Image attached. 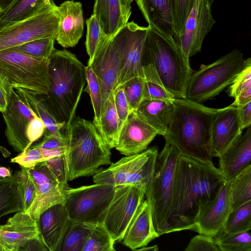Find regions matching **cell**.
<instances>
[{
    "mask_svg": "<svg viewBox=\"0 0 251 251\" xmlns=\"http://www.w3.org/2000/svg\"><path fill=\"white\" fill-rule=\"evenodd\" d=\"M221 251H251V230L232 234H219L214 237Z\"/></svg>",
    "mask_w": 251,
    "mask_h": 251,
    "instance_id": "40",
    "label": "cell"
},
{
    "mask_svg": "<svg viewBox=\"0 0 251 251\" xmlns=\"http://www.w3.org/2000/svg\"><path fill=\"white\" fill-rule=\"evenodd\" d=\"M114 104L118 115L123 124L130 113L128 104L122 85L113 90Z\"/></svg>",
    "mask_w": 251,
    "mask_h": 251,
    "instance_id": "48",
    "label": "cell"
},
{
    "mask_svg": "<svg viewBox=\"0 0 251 251\" xmlns=\"http://www.w3.org/2000/svg\"><path fill=\"white\" fill-rule=\"evenodd\" d=\"M131 14L124 8L121 0H95L92 14L107 37H113L121 29Z\"/></svg>",
    "mask_w": 251,
    "mask_h": 251,
    "instance_id": "26",
    "label": "cell"
},
{
    "mask_svg": "<svg viewBox=\"0 0 251 251\" xmlns=\"http://www.w3.org/2000/svg\"><path fill=\"white\" fill-rule=\"evenodd\" d=\"M240 117L243 129L251 125V101L239 108Z\"/></svg>",
    "mask_w": 251,
    "mask_h": 251,
    "instance_id": "51",
    "label": "cell"
},
{
    "mask_svg": "<svg viewBox=\"0 0 251 251\" xmlns=\"http://www.w3.org/2000/svg\"><path fill=\"white\" fill-rule=\"evenodd\" d=\"M94 226L71 221L59 251H82Z\"/></svg>",
    "mask_w": 251,
    "mask_h": 251,
    "instance_id": "34",
    "label": "cell"
},
{
    "mask_svg": "<svg viewBox=\"0 0 251 251\" xmlns=\"http://www.w3.org/2000/svg\"><path fill=\"white\" fill-rule=\"evenodd\" d=\"M44 161L40 148L36 145L28 148L26 151L20 152L11 159V162L16 163L21 167L30 168L38 163Z\"/></svg>",
    "mask_w": 251,
    "mask_h": 251,
    "instance_id": "45",
    "label": "cell"
},
{
    "mask_svg": "<svg viewBox=\"0 0 251 251\" xmlns=\"http://www.w3.org/2000/svg\"><path fill=\"white\" fill-rule=\"evenodd\" d=\"M195 0H172L174 38L177 41L181 36L186 19Z\"/></svg>",
    "mask_w": 251,
    "mask_h": 251,
    "instance_id": "41",
    "label": "cell"
},
{
    "mask_svg": "<svg viewBox=\"0 0 251 251\" xmlns=\"http://www.w3.org/2000/svg\"><path fill=\"white\" fill-rule=\"evenodd\" d=\"M174 96L161 85L155 82L145 80L143 88V99L145 100H170Z\"/></svg>",
    "mask_w": 251,
    "mask_h": 251,
    "instance_id": "47",
    "label": "cell"
},
{
    "mask_svg": "<svg viewBox=\"0 0 251 251\" xmlns=\"http://www.w3.org/2000/svg\"><path fill=\"white\" fill-rule=\"evenodd\" d=\"M34 111L13 87L6 110L2 113L5 124V136L8 144L19 152L29 148L26 132Z\"/></svg>",
    "mask_w": 251,
    "mask_h": 251,
    "instance_id": "17",
    "label": "cell"
},
{
    "mask_svg": "<svg viewBox=\"0 0 251 251\" xmlns=\"http://www.w3.org/2000/svg\"><path fill=\"white\" fill-rule=\"evenodd\" d=\"M17 183L22 205V211L26 212L32 204L36 195L35 183L26 168L16 171L13 175Z\"/></svg>",
    "mask_w": 251,
    "mask_h": 251,
    "instance_id": "37",
    "label": "cell"
},
{
    "mask_svg": "<svg viewBox=\"0 0 251 251\" xmlns=\"http://www.w3.org/2000/svg\"><path fill=\"white\" fill-rule=\"evenodd\" d=\"M148 25L174 37L172 0H135Z\"/></svg>",
    "mask_w": 251,
    "mask_h": 251,
    "instance_id": "27",
    "label": "cell"
},
{
    "mask_svg": "<svg viewBox=\"0 0 251 251\" xmlns=\"http://www.w3.org/2000/svg\"><path fill=\"white\" fill-rule=\"evenodd\" d=\"M88 64L91 65L100 86L101 116L105 110L110 95L118 86L119 79V56L113 37L105 36L101 39L92 60L88 61Z\"/></svg>",
    "mask_w": 251,
    "mask_h": 251,
    "instance_id": "14",
    "label": "cell"
},
{
    "mask_svg": "<svg viewBox=\"0 0 251 251\" xmlns=\"http://www.w3.org/2000/svg\"><path fill=\"white\" fill-rule=\"evenodd\" d=\"M41 237L37 221L27 212L19 211L0 226V251H24Z\"/></svg>",
    "mask_w": 251,
    "mask_h": 251,
    "instance_id": "20",
    "label": "cell"
},
{
    "mask_svg": "<svg viewBox=\"0 0 251 251\" xmlns=\"http://www.w3.org/2000/svg\"><path fill=\"white\" fill-rule=\"evenodd\" d=\"M251 229V201L232 210L219 234L232 235Z\"/></svg>",
    "mask_w": 251,
    "mask_h": 251,
    "instance_id": "36",
    "label": "cell"
},
{
    "mask_svg": "<svg viewBox=\"0 0 251 251\" xmlns=\"http://www.w3.org/2000/svg\"><path fill=\"white\" fill-rule=\"evenodd\" d=\"M231 211L229 183L226 181L201 209L192 230L214 237L223 230Z\"/></svg>",
    "mask_w": 251,
    "mask_h": 251,
    "instance_id": "18",
    "label": "cell"
},
{
    "mask_svg": "<svg viewBox=\"0 0 251 251\" xmlns=\"http://www.w3.org/2000/svg\"><path fill=\"white\" fill-rule=\"evenodd\" d=\"M225 181L224 176L212 161L197 160L180 153L165 234L192 230L201 209L216 195Z\"/></svg>",
    "mask_w": 251,
    "mask_h": 251,
    "instance_id": "1",
    "label": "cell"
},
{
    "mask_svg": "<svg viewBox=\"0 0 251 251\" xmlns=\"http://www.w3.org/2000/svg\"><path fill=\"white\" fill-rule=\"evenodd\" d=\"M86 23L87 32L85 47L89 56L88 61H90L94 56L100 42L105 35L103 33L97 20L93 14L87 19Z\"/></svg>",
    "mask_w": 251,
    "mask_h": 251,
    "instance_id": "43",
    "label": "cell"
},
{
    "mask_svg": "<svg viewBox=\"0 0 251 251\" xmlns=\"http://www.w3.org/2000/svg\"><path fill=\"white\" fill-rule=\"evenodd\" d=\"M184 250L185 251H221L214 237L201 234L193 237Z\"/></svg>",
    "mask_w": 251,
    "mask_h": 251,
    "instance_id": "46",
    "label": "cell"
},
{
    "mask_svg": "<svg viewBox=\"0 0 251 251\" xmlns=\"http://www.w3.org/2000/svg\"><path fill=\"white\" fill-rule=\"evenodd\" d=\"M173 109L165 139L183 155L212 161L211 129L217 109L187 98L172 100Z\"/></svg>",
    "mask_w": 251,
    "mask_h": 251,
    "instance_id": "3",
    "label": "cell"
},
{
    "mask_svg": "<svg viewBox=\"0 0 251 251\" xmlns=\"http://www.w3.org/2000/svg\"><path fill=\"white\" fill-rule=\"evenodd\" d=\"M145 81L144 77L136 76L121 85L124 90L130 112L136 110L143 101Z\"/></svg>",
    "mask_w": 251,
    "mask_h": 251,
    "instance_id": "42",
    "label": "cell"
},
{
    "mask_svg": "<svg viewBox=\"0 0 251 251\" xmlns=\"http://www.w3.org/2000/svg\"><path fill=\"white\" fill-rule=\"evenodd\" d=\"M66 136L68 181L94 175L100 166L111 164L110 149L93 122L75 118L67 128Z\"/></svg>",
    "mask_w": 251,
    "mask_h": 251,
    "instance_id": "5",
    "label": "cell"
},
{
    "mask_svg": "<svg viewBox=\"0 0 251 251\" xmlns=\"http://www.w3.org/2000/svg\"><path fill=\"white\" fill-rule=\"evenodd\" d=\"M12 176V171L9 168L0 166V179L9 177Z\"/></svg>",
    "mask_w": 251,
    "mask_h": 251,
    "instance_id": "52",
    "label": "cell"
},
{
    "mask_svg": "<svg viewBox=\"0 0 251 251\" xmlns=\"http://www.w3.org/2000/svg\"><path fill=\"white\" fill-rule=\"evenodd\" d=\"M55 40V37L41 38L10 49L35 57L49 59L55 49L54 47Z\"/></svg>",
    "mask_w": 251,
    "mask_h": 251,
    "instance_id": "39",
    "label": "cell"
},
{
    "mask_svg": "<svg viewBox=\"0 0 251 251\" xmlns=\"http://www.w3.org/2000/svg\"><path fill=\"white\" fill-rule=\"evenodd\" d=\"M146 188L147 186L142 184L116 186L114 197L102 223L115 242L122 241L144 200Z\"/></svg>",
    "mask_w": 251,
    "mask_h": 251,
    "instance_id": "12",
    "label": "cell"
},
{
    "mask_svg": "<svg viewBox=\"0 0 251 251\" xmlns=\"http://www.w3.org/2000/svg\"><path fill=\"white\" fill-rule=\"evenodd\" d=\"M49 59L12 49L0 50V75L11 87L46 95L50 87Z\"/></svg>",
    "mask_w": 251,
    "mask_h": 251,
    "instance_id": "8",
    "label": "cell"
},
{
    "mask_svg": "<svg viewBox=\"0 0 251 251\" xmlns=\"http://www.w3.org/2000/svg\"><path fill=\"white\" fill-rule=\"evenodd\" d=\"M180 152L169 141L158 153L153 175L145 197L151 211L153 225L159 237L165 234L170 215L176 163Z\"/></svg>",
    "mask_w": 251,
    "mask_h": 251,
    "instance_id": "6",
    "label": "cell"
},
{
    "mask_svg": "<svg viewBox=\"0 0 251 251\" xmlns=\"http://www.w3.org/2000/svg\"><path fill=\"white\" fill-rule=\"evenodd\" d=\"M210 2L212 4V3L213 2V1H214V0H209Z\"/></svg>",
    "mask_w": 251,
    "mask_h": 251,
    "instance_id": "57",
    "label": "cell"
},
{
    "mask_svg": "<svg viewBox=\"0 0 251 251\" xmlns=\"http://www.w3.org/2000/svg\"><path fill=\"white\" fill-rule=\"evenodd\" d=\"M53 0L33 16L0 30V50L45 37H55L58 17Z\"/></svg>",
    "mask_w": 251,
    "mask_h": 251,
    "instance_id": "11",
    "label": "cell"
},
{
    "mask_svg": "<svg viewBox=\"0 0 251 251\" xmlns=\"http://www.w3.org/2000/svg\"><path fill=\"white\" fill-rule=\"evenodd\" d=\"M58 25L55 40L64 48L74 47L82 36L84 19L82 3L74 0H66L55 6Z\"/></svg>",
    "mask_w": 251,
    "mask_h": 251,
    "instance_id": "22",
    "label": "cell"
},
{
    "mask_svg": "<svg viewBox=\"0 0 251 251\" xmlns=\"http://www.w3.org/2000/svg\"><path fill=\"white\" fill-rule=\"evenodd\" d=\"M157 135L158 132L133 111L123 124L115 148L125 156L137 154L146 150Z\"/></svg>",
    "mask_w": 251,
    "mask_h": 251,
    "instance_id": "21",
    "label": "cell"
},
{
    "mask_svg": "<svg viewBox=\"0 0 251 251\" xmlns=\"http://www.w3.org/2000/svg\"><path fill=\"white\" fill-rule=\"evenodd\" d=\"M49 60L50 87L44 100L55 118L67 129L75 119L86 82V66L66 50L55 49Z\"/></svg>",
    "mask_w": 251,
    "mask_h": 251,
    "instance_id": "4",
    "label": "cell"
},
{
    "mask_svg": "<svg viewBox=\"0 0 251 251\" xmlns=\"http://www.w3.org/2000/svg\"><path fill=\"white\" fill-rule=\"evenodd\" d=\"M239 108L230 105L217 109L211 129L213 157L220 158L242 135Z\"/></svg>",
    "mask_w": 251,
    "mask_h": 251,
    "instance_id": "19",
    "label": "cell"
},
{
    "mask_svg": "<svg viewBox=\"0 0 251 251\" xmlns=\"http://www.w3.org/2000/svg\"><path fill=\"white\" fill-rule=\"evenodd\" d=\"M245 59L242 52L235 49L211 64L201 65L190 77L186 98L201 103L216 97L232 83Z\"/></svg>",
    "mask_w": 251,
    "mask_h": 251,
    "instance_id": "7",
    "label": "cell"
},
{
    "mask_svg": "<svg viewBox=\"0 0 251 251\" xmlns=\"http://www.w3.org/2000/svg\"><path fill=\"white\" fill-rule=\"evenodd\" d=\"M45 5L43 0H15L0 13V30L33 16Z\"/></svg>",
    "mask_w": 251,
    "mask_h": 251,
    "instance_id": "31",
    "label": "cell"
},
{
    "mask_svg": "<svg viewBox=\"0 0 251 251\" xmlns=\"http://www.w3.org/2000/svg\"><path fill=\"white\" fill-rule=\"evenodd\" d=\"M21 211L22 205L13 176L0 179V218Z\"/></svg>",
    "mask_w": 251,
    "mask_h": 251,
    "instance_id": "33",
    "label": "cell"
},
{
    "mask_svg": "<svg viewBox=\"0 0 251 251\" xmlns=\"http://www.w3.org/2000/svg\"><path fill=\"white\" fill-rule=\"evenodd\" d=\"M11 88L0 75V112L1 113L6 109Z\"/></svg>",
    "mask_w": 251,
    "mask_h": 251,
    "instance_id": "50",
    "label": "cell"
},
{
    "mask_svg": "<svg viewBox=\"0 0 251 251\" xmlns=\"http://www.w3.org/2000/svg\"><path fill=\"white\" fill-rule=\"evenodd\" d=\"M170 100H145L135 110L137 116L163 136L168 128L173 109Z\"/></svg>",
    "mask_w": 251,
    "mask_h": 251,
    "instance_id": "28",
    "label": "cell"
},
{
    "mask_svg": "<svg viewBox=\"0 0 251 251\" xmlns=\"http://www.w3.org/2000/svg\"><path fill=\"white\" fill-rule=\"evenodd\" d=\"M63 203L53 205L39 216L37 221L41 239L50 251H59L70 223Z\"/></svg>",
    "mask_w": 251,
    "mask_h": 251,
    "instance_id": "23",
    "label": "cell"
},
{
    "mask_svg": "<svg viewBox=\"0 0 251 251\" xmlns=\"http://www.w3.org/2000/svg\"><path fill=\"white\" fill-rule=\"evenodd\" d=\"M228 95L234 98L230 104L240 108L251 101V59H245L244 66L228 90Z\"/></svg>",
    "mask_w": 251,
    "mask_h": 251,
    "instance_id": "32",
    "label": "cell"
},
{
    "mask_svg": "<svg viewBox=\"0 0 251 251\" xmlns=\"http://www.w3.org/2000/svg\"><path fill=\"white\" fill-rule=\"evenodd\" d=\"M86 79L87 82L88 91L90 96L94 112V119L98 120L101 115V91L97 77L89 64L86 66Z\"/></svg>",
    "mask_w": 251,
    "mask_h": 251,
    "instance_id": "44",
    "label": "cell"
},
{
    "mask_svg": "<svg viewBox=\"0 0 251 251\" xmlns=\"http://www.w3.org/2000/svg\"><path fill=\"white\" fill-rule=\"evenodd\" d=\"M209 0H195L185 22L182 34L176 42L186 57L200 52L206 35L216 23Z\"/></svg>",
    "mask_w": 251,
    "mask_h": 251,
    "instance_id": "16",
    "label": "cell"
},
{
    "mask_svg": "<svg viewBox=\"0 0 251 251\" xmlns=\"http://www.w3.org/2000/svg\"><path fill=\"white\" fill-rule=\"evenodd\" d=\"M14 1L15 0H0V13L9 8Z\"/></svg>",
    "mask_w": 251,
    "mask_h": 251,
    "instance_id": "53",
    "label": "cell"
},
{
    "mask_svg": "<svg viewBox=\"0 0 251 251\" xmlns=\"http://www.w3.org/2000/svg\"><path fill=\"white\" fill-rule=\"evenodd\" d=\"M135 0H121L124 8L127 11L131 12V3Z\"/></svg>",
    "mask_w": 251,
    "mask_h": 251,
    "instance_id": "54",
    "label": "cell"
},
{
    "mask_svg": "<svg viewBox=\"0 0 251 251\" xmlns=\"http://www.w3.org/2000/svg\"><path fill=\"white\" fill-rule=\"evenodd\" d=\"M229 183L232 211L251 201V165Z\"/></svg>",
    "mask_w": 251,
    "mask_h": 251,
    "instance_id": "35",
    "label": "cell"
},
{
    "mask_svg": "<svg viewBox=\"0 0 251 251\" xmlns=\"http://www.w3.org/2000/svg\"><path fill=\"white\" fill-rule=\"evenodd\" d=\"M36 187L34 200L27 212L37 221L40 215L49 207L64 203L70 187L62 184L45 161L26 168Z\"/></svg>",
    "mask_w": 251,
    "mask_h": 251,
    "instance_id": "15",
    "label": "cell"
},
{
    "mask_svg": "<svg viewBox=\"0 0 251 251\" xmlns=\"http://www.w3.org/2000/svg\"><path fill=\"white\" fill-rule=\"evenodd\" d=\"M158 237L150 206L147 201L143 200L126 230L122 243L131 250H136Z\"/></svg>",
    "mask_w": 251,
    "mask_h": 251,
    "instance_id": "24",
    "label": "cell"
},
{
    "mask_svg": "<svg viewBox=\"0 0 251 251\" xmlns=\"http://www.w3.org/2000/svg\"><path fill=\"white\" fill-rule=\"evenodd\" d=\"M148 26H141L134 21L127 22L113 36L119 56L118 86L136 76L144 77L142 55Z\"/></svg>",
    "mask_w": 251,
    "mask_h": 251,
    "instance_id": "13",
    "label": "cell"
},
{
    "mask_svg": "<svg viewBox=\"0 0 251 251\" xmlns=\"http://www.w3.org/2000/svg\"><path fill=\"white\" fill-rule=\"evenodd\" d=\"M93 123L105 143L110 149L115 148L123 123L115 108L113 91L110 96L104 113Z\"/></svg>",
    "mask_w": 251,
    "mask_h": 251,
    "instance_id": "30",
    "label": "cell"
},
{
    "mask_svg": "<svg viewBox=\"0 0 251 251\" xmlns=\"http://www.w3.org/2000/svg\"><path fill=\"white\" fill-rule=\"evenodd\" d=\"M115 242L102 224L95 225L82 251H115Z\"/></svg>",
    "mask_w": 251,
    "mask_h": 251,
    "instance_id": "38",
    "label": "cell"
},
{
    "mask_svg": "<svg viewBox=\"0 0 251 251\" xmlns=\"http://www.w3.org/2000/svg\"><path fill=\"white\" fill-rule=\"evenodd\" d=\"M138 250L157 251L158 250V247L156 245L149 247H144L138 249Z\"/></svg>",
    "mask_w": 251,
    "mask_h": 251,
    "instance_id": "55",
    "label": "cell"
},
{
    "mask_svg": "<svg viewBox=\"0 0 251 251\" xmlns=\"http://www.w3.org/2000/svg\"><path fill=\"white\" fill-rule=\"evenodd\" d=\"M251 126L219 160L218 169L225 180L229 183L251 165Z\"/></svg>",
    "mask_w": 251,
    "mask_h": 251,
    "instance_id": "25",
    "label": "cell"
},
{
    "mask_svg": "<svg viewBox=\"0 0 251 251\" xmlns=\"http://www.w3.org/2000/svg\"><path fill=\"white\" fill-rule=\"evenodd\" d=\"M51 0H43L45 4H48L50 2Z\"/></svg>",
    "mask_w": 251,
    "mask_h": 251,
    "instance_id": "56",
    "label": "cell"
},
{
    "mask_svg": "<svg viewBox=\"0 0 251 251\" xmlns=\"http://www.w3.org/2000/svg\"><path fill=\"white\" fill-rule=\"evenodd\" d=\"M116 186L95 183L68 190L64 205L70 220L93 225L102 224Z\"/></svg>",
    "mask_w": 251,
    "mask_h": 251,
    "instance_id": "9",
    "label": "cell"
},
{
    "mask_svg": "<svg viewBox=\"0 0 251 251\" xmlns=\"http://www.w3.org/2000/svg\"><path fill=\"white\" fill-rule=\"evenodd\" d=\"M45 126L41 119L34 112L33 117L26 129V137L30 148L31 145L39 139L44 134Z\"/></svg>",
    "mask_w": 251,
    "mask_h": 251,
    "instance_id": "49",
    "label": "cell"
},
{
    "mask_svg": "<svg viewBox=\"0 0 251 251\" xmlns=\"http://www.w3.org/2000/svg\"><path fill=\"white\" fill-rule=\"evenodd\" d=\"M158 154L156 146L147 149L135 154L126 156L94 175L95 183L115 186L142 184L147 186L152 178Z\"/></svg>",
    "mask_w": 251,
    "mask_h": 251,
    "instance_id": "10",
    "label": "cell"
},
{
    "mask_svg": "<svg viewBox=\"0 0 251 251\" xmlns=\"http://www.w3.org/2000/svg\"><path fill=\"white\" fill-rule=\"evenodd\" d=\"M14 89L43 121L45 126V135L66 137V135H64L61 131L65 124L60 123L52 114L45 101L44 95L21 88Z\"/></svg>",
    "mask_w": 251,
    "mask_h": 251,
    "instance_id": "29",
    "label": "cell"
},
{
    "mask_svg": "<svg viewBox=\"0 0 251 251\" xmlns=\"http://www.w3.org/2000/svg\"><path fill=\"white\" fill-rule=\"evenodd\" d=\"M141 66L144 78L163 87L176 99L186 98L192 70L174 37L148 25Z\"/></svg>",
    "mask_w": 251,
    "mask_h": 251,
    "instance_id": "2",
    "label": "cell"
}]
</instances>
